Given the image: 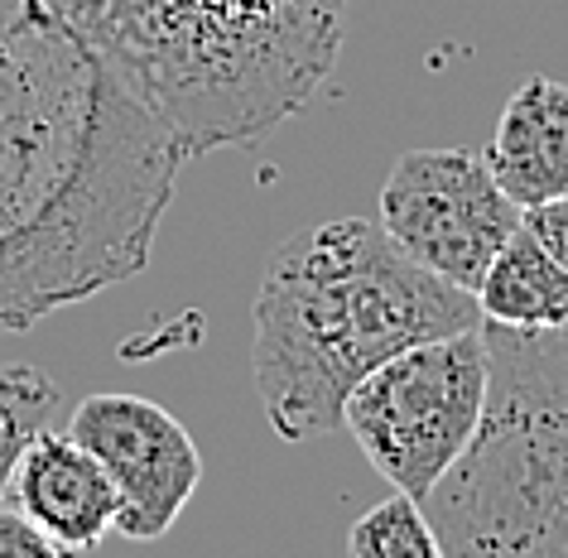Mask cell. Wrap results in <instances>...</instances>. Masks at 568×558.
Returning <instances> with one entry per match:
<instances>
[{
	"mask_svg": "<svg viewBox=\"0 0 568 558\" xmlns=\"http://www.w3.org/2000/svg\"><path fill=\"white\" fill-rule=\"evenodd\" d=\"M347 554L352 558H444L429 515H424V500L405 491L381 500V506H372L352 525Z\"/></svg>",
	"mask_w": 568,
	"mask_h": 558,
	"instance_id": "obj_12",
	"label": "cell"
},
{
	"mask_svg": "<svg viewBox=\"0 0 568 558\" xmlns=\"http://www.w3.org/2000/svg\"><path fill=\"white\" fill-rule=\"evenodd\" d=\"M520 203L473 150H409L381 189L376 222L409 261L477 298L491 255L520 226Z\"/></svg>",
	"mask_w": 568,
	"mask_h": 558,
	"instance_id": "obj_6",
	"label": "cell"
},
{
	"mask_svg": "<svg viewBox=\"0 0 568 558\" xmlns=\"http://www.w3.org/2000/svg\"><path fill=\"white\" fill-rule=\"evenodd\" d=\"M481 419L424 496L444 558H568V327L487 323Z\"/></svg>",
	"mask_w": 568,
	"mask_h": 558,
	"instance_id": "obj_4",
	"label": "cell"
},
{
	"mask_svg": "<svg viewBox=\"0 0 568 558\" xmlns=\"http://www.w3.org/2000/svg\"><path fill=\"white\" fill-rule=\"evenodd\" d=\"M251 323L265 419L284 443H304L343 424V399L372 366L424 337L477 327L481 308L409 261L376 217H333L280 241Z\"/></svg>",
	"mask_w": 568,
	"mask_h": 558,
	"instance_id": "obj_3",
	"label": "cell"
},
{
	"mask_svg": "<svg viewBox=\"0 0 568 558\" xmlns=\"http://www.w3.org/2000/svg\"><path fill=\"white\" fill-rule=\"evenodd\" d=\"M53 539L20 506L0 500V558H53Z\"/></svg>",
	"mask_w": 568,
	"mask_h": 558,
	"instance_id": "obj_13",
	"label": "cell"
},
{
	"mask_svg": "<svg viewBox=\"0 0 568 558\" xmlns=\"http://www.w3.org/2000/svg\"><path fill=\"white\" fill-rule=\"evenodd\" d=\"M179 160L251 145L304 111L343 53L337 0H59Z\"/></svg>",
	"mask_w": 568,
	"mask_h": 558,
	"instance_id": "obj_2",
	"label": "cell"
},
{
	"mask_svg": "<svg viewBox=\"0 0 568 558\" xmlns=\"http://www.w3.org/2000/svg\"><path fill=\"white\" fill-rule=\"evenodd\" d=\"M564 327H568V323H564Z\"/></svg>",
	"mask_w": 568,
	"mask_h": 558,
	"instance_id": "obj_15",
	"label": "cell"
},
{
	"mask_svg": "<svg viewBox=\"0 0 568 558\" xmlns=\"http://www.w3.org/2000/svg\"><path fill=\"white\" fill-rule=\"evenodd\" d=\"M525 226H530L539 246L568 270V193L549 197V203H539V207H525Z\"/></svg>",
	"mask_w": 568,
	"mask_h": 558,
	"instance_id": "obj_14",
	"label": "cell"
},
{
	"mask_svg": "<svg viewBox=\"0 0 568 558\" xmlns=\"http://www.w3.org/2000/svg\"><path fill=\"white\" fill-rule=\"evenodd\" d=\"M487 399V337L477 327L424 337L352 385L343 424L395 491L424 500L458 463Z\"/></svg>",
	"mask_w": 568,
	"mask_h": 558,
	"instance_id": "obj_5",
	"label": "cell"
},
{
	"mask_svg": "<svg viewBox=\"0 0 568 558\" xmlns=\"http://www.w3.org/2000/svg\"><path fill=\"white\" fill-rule=\"evenodd\" d=\"M179 150L44 0H0V333L150 265Z\"/></svg>",
	"mask_w": 568,
	"mask_h": 558,
	"instance_id": "obj_1",
	"label": "cell"
},
{
	"mask_svg": "<svg viewBox=\"0 0 568 558\" xmlns=\"http://www.w3.org/2000/svg\"><path fill=\"white\" fill-rule=\"evenodd\" d=\"M68 434L102 463L116 486V535L135 544L169 535L203 481L193 434L145 395H88L68 419Z\"/></svg>",
	"mask_w": 568,
	"mask_h": 558,
	"instance_id": "obj_7",
	"label": "cell"
},
{
	"mask_svg": "<svg viewBox=\"0 0 568 558\" xmlns=\"http://www.w3.org/2000/svg\"><path fill=\"white\" fill-rule=\"evenodd\" d=\"M510 203L539 207L568 193V82L525 78L481 150Z\"/></svg>",
	"mask_w": 568,
	"mask_h": 558,
	"instance_id": "obj_9",
	"label": "cell"
},
{
	"mask_svg": "<svg viewBox=\"0 0 568 558\" xmlns=\"http://www.w3.org/2000/svg\"><path fill=\"white\" fill-rule=\"evenodd\" d=\"M59 405L63 390L39 366L30 362L0 366V500L10 496V477H16L24 448L49 428Z\"/></svg>",
	"mask_w": 568,
	"mask_h": 558,
	"instance_id": "obj_11",
	"label": "cell"
},
{
	"mask_svg": "<svg viewBox=\"0 0 568 558\" xmlns=\"http://www.w3.org/2000/svg\"><path fill=\"white\" fill-rule=\"evenodd\" d=\"M477 308L481 323H506V327L568 323V270L539 246L525 217L506 236V246L491 255L487 275L477 284Z\"/></svg>",
	"mask_w": 568,
	"mask_h": 558,
	"instance_id": "obj_10",
	"label": "cell"
},
{
	"mask_svg": "<svg viewBox=\"0 0 568 558\" xmlns=\"http://www.w3.org/2000/svg\"><path fill=\"white\" fill-rule=\"evenodd\" d=\"M10 500L44 529L59 554L97 549L106 529H116L121 510L102 463L73 434H49V428L24 448L10 477Z\"/></svg>",
	"mask_w": 568,
	"mask_h": 558,
	"instance_id": "obj_8",
	"label": "cell"
}]
</instances>
